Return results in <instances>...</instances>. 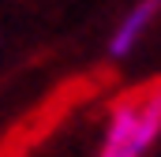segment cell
<instances>
[{
	"label": "cell",
	"mask_w": 161,
	"mask_h": 157,
	"mask_svg": "<svg viewBox=\"0 0 161 157\" xmlns=\"http://www.w3.org/2000/svg\"><path fill=\"white\" fill-rule=\"evenodd\" d=\"M158 19H161V0H135L120 19H116V26L109 30V41H105L109 60L135 56L139 45L150 38V30L158 26Z\"/></svg>",
	"instance_id": "7a4b0ae2"
},
{
	"label": "cell",
	"mask_w": 161,
	"mask_h": 157,
	"mask_svg": "<svg viewBox=\"0 0 161 157\" xmlns=\"http://www.w3.org/2000/svg\"><path fill=\"white\" fill-rule=\"evenodd\" d=\"M161 146V78L120 90L97 123L94 157H154Z\"/></svg>",
	"instance_id": "6da1fadb"
}]
</instances>
